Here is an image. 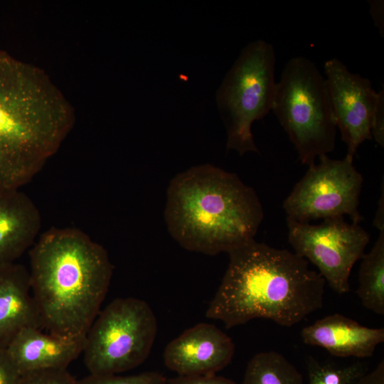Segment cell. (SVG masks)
Listing matches in <instances>:
<instances>
[{
	"label": "cell",
	"mask_w": 384,
	"mask_h": 384,
	"mask_svg": "<svg viewBox=\"0 0 384 384\" xmlns=\"http://www.w3.org/2000/svg\"><path fill=\"white\" fill-rule=\"evenodd\" d=\"M228 253L229 265L208 318L228 329L258 318L290 327L322 307L326 281L295 252L252 238Z\"/></svg>",
	"instance_id": "1"
},
{
	"label": "cell",
	"mask_w": 384,
	"mask_h": 384,
	"mask_svg": "<svg viewBox=\"0 0 384 384\" xmlns=\"http://www.w3.org/2000/svg\"><path fill=\"white\" fill-rule=\"evenodd\" d=\"M29 256L31 291L43 329L85 336L112 276L106 250L78 228H52L36 241Z\"/></svg>",
	"instance_id": "2"
},
{
	"label": "cell",
	"mask_w": 384,
	"mask_h": 384,
	"mask_svg": "<svg viewBox=\"0 0 384 384\" xmlns=\"http://www.w3.org/2000/svg\"><path fill=\"white\" fill-rule=\"evenodd\" d=\"M74 118L44 71L0 49V188L29 182L58 150Z\"/></svg>",
	"instance_id": "3"
},
{
	"label": "cell",
	"mask_w": 384,
	"mask_h": 384,
	"mask_svg": "<svg viewBox=\"0 0 384 384\" xmlns=\"http://www.w3.org/2000/svg\"><path fill=\"white\" fill-rule=\"evenodd\" d=\"M165 219L183 247L214 255L254 238L263 210L255 191L235 174L204 164L172 179Z\"/></svg>",
	"instance_id": "4"
},
{
	"label": "cell",
	"mask_w": 384,
	"mask_h": 384,
	"mask_svg": "<svg viewBox=\"0 0 384 384\" xmlns=\"http://www.w3.org/2000/svg\"><path fill=\"white\" fill-rule=\"evenodd\" d=\"M271 111L302 164L310 166L334 149L337 127L327 83L310 59L297 56L287 62L276 83Z\"/></svg>",
	"instance_id": "5"
},
{
	"label": "cell",
	"mask_w": 384,
	"mask_h": 384,
	"mask_svg": "<svg viewBox=\"0 0 384 384\" xmlns=\"http://www.w3.org/2000/svg\"><path fill=\"white\" fill-rule=\"evenodd\" d=\"M275 52L263 40L249 43L226 73L215 96L226 127L227 148L240 155L258 152L251 131L271 110L275 93Z\"/></svg>",
	"instance_id": "6"
},
{
	"label": "cell",
	"mask_w": 384,
	"mask_h": 384,
	"mask_svg": "<svg viewBox=\"0 0 384 384\" xmlns=\"http://www.w3.org/2000/svg\"><path fill=\"white\" fill-rule=\"evenodd\" d=\"M158 325L145 301L117 298L99 312L85 336L82 353L90 374H118L148 358Z\"/></svg>",
	"instance_id": "7"
},
{
	"label": "cell",
	"mask_w": 384,
	"mask_h": 384,
	"mask_svg": "<svg viewBox=\"0 0 384 384\" xmlns=\"http://www.w3.org/2000/svg\"><path fill=\"white\" fill-rule=\"evenodd\" d=\"M319 163L309 166L306 174L284 200L287 219L309 223L317 219L348 215L358 224L362 216L358 210L359 197L363 183L352 159L319 157Z\"/></svg>",
	"instance_id": "8"
},
{
	"label": "cell",
	"mask_w": 384,
	"mask_h": 384,
	"mask_svg": "<svg viewBox=\"0 0 384 384\" xmlns=\"http://www.w3.org/2000/svg\"><path fill=\"white\" fill-rule=\"evenodd\" d=\"M287 223L294 252L313 263L336 292H348L351 270L369 242L368 233L343 217L324 219L318 225L290 219Z\"/></svg>",
	"instance_id": "9"
},
{
	"label": "cell",
	"mask_w": 384,
	"mask_h": 384,
	"mask_svg": "<svg viewBox=\"0 0 384 384\" xmlns=\"http://www.w3.org/2000/svg\"><path fill=\"white\" fill-rule=\"evenodd\" d=\"M324 69L336 127L347 147L346 157L353 160L360 145L372 139L378 92L368 78L351 73L338 58L326 60Z\"/></svg>",
	"instance_id": "10"
},
{
	"label": "cell",
	"mask_w": 384,
	"mask_h": 384,
	"mask_svg": "<svg viewBox=\"0 0 384 384\" xmlns=\"http://www.w3.org/2000/svg\"><path fill=\"white\" fill-rule=\"evenodd\" d=\"M232 339L217 326L200 323L184 331L166 346V366L178 375L215 374L230 362Z\"/></svg>",
	"instance_id": "11"
},
{
	"label": "cell",
	"mask_w": 384,
	"mask_h": 384,
	"mask_svg": "<svg viewBox=\"0 0 384 384\" xmlns=\"http://www.w3.org/2000/svg\"><path fill=\"white\" fill-rule=\"evenodd\" d=\"M38 328L21 331L6 348L22 374L47 369H67L83 351L85 336L70 338Z\"/></svg>",
	"instance_id": "12"
},
{
	"label": "cell",
	"mask_w": 384,
	"mask_h": 384,
	"mask_svg": "<svg viewBox=\"0 0 384 384\" xmlns=\"http://www.w3.org/2000/svg\"><path fill=\"white\" fill-rule=\"evenodd\" d=\"M303 342L325 348L338 357L367 358L384 341L383 328H369L340 314H334L302 330Z\"/></svg>",
	"instance_id": "13"
},
{
	"label": "cell",
	"mask_w": 384,
	"mask_h": 384,
	"mask_svg": "<svg viewBox=\"0 0 384 384\" xmlns=\"http://www.w3.org/2000/svg\"><path fill=\"white\" fill-rule=\"evenodd\" d=\"M43 329L29 271L14 262L0 267V348L6 349L26 328Z\"/></svg>",
	"instance_id": "14"
},
{
	"label": "cell",
	"mask_w": 384,
	"mask_h": 384,
	"mask_svg": "<svg viewBox=\"0 0 384 384\" xmlns=\"http://www.w3.org/2000/svg\"><path fill=\"white\" fill-rule=\"evenodd\" d=\"M40 212L19 188H0V267L16 262L36 242Z\"/></svg>",
	"instance_id": "15"
},
{
	"label": "cell",
	"mask_w": 384,
	"mask_h": 384,
	"mask_svg": "<svg viewBox=\"0 0 384 384\" xmlns=\"http://www.w3.org/2000/svg\"><path fill=\"white\" fill-rule=\"evenodd\" d=\"M356 294L363 306L378 314H384V230L370 252L362 256Z\"/></svg>",
	"instance_id": "16"
},
{
	"label": "cell",
	"mask_w": 384,
	"mask_h": 384,
	"mask_svg": "<svg viewBox=\"0 0 384 384\" xmlns=\"http://www.w3.org/2000/svg\"><path fill=\"white\" fill-rule=\"evenodd\" d=\"M242 384H303V377L282 354L264 351L249 361Z\"/></svg>",
	"instance_id": "17"
},
{
	"label": "cell",
	"mask_w": 384,
	"mask_h": 384,
	"mask_svg": "<svg viewBox=\"0 0 384 384\" xmlns=\"http://www.w3.org/2000/svg\"><path fill=\"white\" fill-rule=\"evenodd\" d=\"M306 366L309 384H357L367 373L366 366L359 362L340 366L331 362H320L308 356Z\"/></svg>",
	"instance_id": "18"
},
{
	"label": "cell",
	"mask_w": 384,
	"mask_h": 384,
	"mask_svg": "<svg viewBox=\"0 0 384 384\" xmlns=\"http://www.w3.org/2000/svg\"><path fill=\"white\" fill-rule=\"evenodd\" d=\"M166 380L162 374L149 371L131 375L90 374L76 384H166Z\"/></svg>",
	"instance_id": "19"
},
{
	"label": "cell",
	"mask_w": 384,
	"mask_h": 384,
	"mask_svg": "<svg viewBox=\"0 0 384 384\" xmlns=\"http://www.w3.org/2000/svg\"><path fill=\"white\" fill-rule=\"evenodd\" d=\"M19 384H76L67 369H47L21 375Z\"/></svg>",
	"instance_id": "20"
},
{
	"label": "cell",
	"mask_w": 384,
	"mask_h": 384,
	"mask_svg": "<svg viewBox=\"0 0 384 384\" xmlns=\"http://www.w3.org/2000/svg\"><path fill=\"white\" fill-rule=\"evenodd\" d=\"M21 373L6 349L0 348V384H19Z\"/></svg>",
	"instance_id": "21"
},
{
	"label": "cell",
	"mask_w": 384,
	"mask_h": 384,
	"mask_svg": "<svg viewBox=\"0 0 384 384\" xmlns=\"http://www.w3.org/2000/svg\"><path fill=\"white\" fill-rule=\"evenodd\" d=\"M166 384H237L234 381L215 374L178 375L166 380Z\"/></svg>",
	"instance_id": "22"
},
{
	"label": "cell",
	"mask_w": 384,
	"mask_h": 384,
	"mask_svg": "<svg viewBox=\"0 0 384 384\" xmlns=\"http://www.w3.org/2000/svg\"><path fill=\"white\" fill-rule=\"evenodd\" d=\"M378 100L371 127L372 139L382 147L384 146V89L378 92Z\"/></svg>",
	"instance_id": "23"
},
{
	"label": "cell",
	"mask_w": 384,
	"mask_h": 384,
	"mask_svg": "<svg viewBox=\"0 0 384 384\" xmlns=\"http://www.w3.org/2000/svg\"><path fill=\"white\" fill-rule=\"evenodd\" d=\"M370 14L380 36L384 33V3L383 0L369 1Z\"/></svg>",
	"instance_id": "24"
},
{
	"label": "cell",
	"mask_w": 384,
	"mask_h": 384,
	"mask_svg": "<svg viewBox=\"0 0 384 384\" xmlns=\"http://www.w3.org/2000/svg\"><path fill=\"white\" fill-rule=\"evenodd\" d=\"M357 384H384V361L380 362L369 373H366Z\"/></svg>",
	"instance_id": "25"
},
{
	"label": "cell",
	"mask_w": 384,
	"mask_h": 384,
	"mask_svg": "<svg viewBox=\"0 0 384 384\" xmlns=\"http://www.w3.org/2000/svg\"><path fill=\"white\" fill-rule=\"evenodd\" d=\"M382 195L380 198L378 202V210L375 213V216L374 219V226L376 227L380 231L384 230V191H383V183L382 185Z\"/></svg>",
	"instance_id": "26"
}]
</instances>
